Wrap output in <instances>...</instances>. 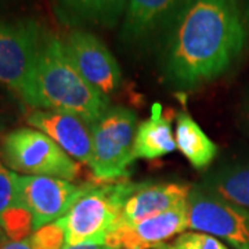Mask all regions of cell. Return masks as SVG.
<instances>
[{"mask_svg":"<svg viewBox=\"0 0 249 249\" xmlns=\"http://www.w3.org/2000/svg\"><path fill=\"white\" fill-rule=\"evenodd\" d=\"M248 36L240 0H191L165 37L166 79L178 88L217 79L242 55Z\"/></svg>","mask_w":249,"mask_h":249,"instance_id":"6da1fadb","label":"cell"},{"mask_svg":"<svg viewBox=\"0 0 249 249\" xmlns=\"http://www.w3.org/2000/svg\"><path fill=\"white\" fill-rule=\"evenodd\" d=\"M22 101L35 109L61 111L80 116L89 124L111 108L109 98L98 93L75 68L60 37L46 32L35 72Z\"/></svg>","mask_w":249,"mask_h":249,"instance_id":"7a4b0ae2","label":"cell"},{"mask_svg":"<svg viewBox=\"0 0 249 249\" xmlns=\"http://www.w3.org/2000/svg\"><path fill=\"white\" fill-rule=\"evenodd\" d=\"M136 186L132 181L98 186L89 183L70 211L57 220L65 232V247L85 242L106 247L108 235L122 224V206Z\"/></svg>","mask_w":249,"mask_h":249,"instance_id":"3957f363","label":"cell"},{"mask_svg":"<svg viewBox=\"0 0 249 249\" xmlns=\"http://www.w3.org/2000/svg\"><path fill=\"white\" fill-rule=\"evenodd\" d=\"M0 155L13 172L27 176H47L72 181L79 173V163L47 134L35 127H18L3 136Z\"/></svg>","mask_w":249,"mask_h":249,"instance_id":"277c9868","label":"cell"},{"mask_svg":"<svg viewBox=\"0 0 249 249\" xmlns=\"http://www.w3.org/2000/svg\"><path fill=\"white\" fill-rule=\"evenodd\" d=\"M137 115L124 107H111L91 124L93 157L90 169L100 181H115L130 176L129 166L134 162V139Z\"/></svg>","mask_w":249,"mask_h":249,"instance_id":"5b68a950","label":"cell"},{"mask_svg":"<svg viewBox=\"0 0 249 249\" xmlns=\"http://www.w3.org/2000/svg\"><path fill=\"white\" fill-rule=\"evenodd\" d=\"M45 35L34 19L0 18V85L21 98L29 89Z\"/></svg>","mask_w":249,"mask_h":249,"instance_id":"8992f818","label":"cell"},{"mask_svg":"<svg viewBox=\"0 0 249 249\" xmlns=\"http://www.w3.org/2000/svg\"><path fill=\"white\" fill-rule=\"evenodd\" d=\"M188 229L222 238L235 249H249V211L209 194L198 184L187 196Z\"/></svg>","mask_w":249,"mask_h":249,"instance_id":"52a82bcc","label":"cell"},{"mask_svg":"<svg viewBox=\"0 0 249 249\" xmlns=\"http://www.w3.org/2000/svg\"><path fill=\"white\" fill-rule=\"evenodd\" d=\"M89 183L72 181L47 176H27L17 173V206L25 208L34 219V231L57 222L70 211Z\"/></svg>","mask_w":249,"mask_h":249,"instance_id":"ba28073f","label":"cell"},{"mask_svg":"<svg viewBox=\"0 0 249 249\" xmlns=\"http://www.w3.org/2000/svg\"><path fill=\"white\" fill-rule=\"evenodd\" d=\"M64 46L75 68L98 93L109 98L118 91L122 82L121 68L101 39L89 31L73 29Z\"/></svg>","mask_w":249,"mask_h":249,"instance_id":"9c48e42d","label":"cell"},{"mask_svg":"<svg viewBox=\"0 0 249 249\" xmlns=\"http://www.w3.org/2000/svg\"><path fill=\"white\" fill-rule=\"evenodd\" d=\"M191 0H127L121 42L139 47L150 43L157 36L168 34L181 11Z\"/></svg>","mask_w":249,"mask_h":249,"instance_id":"30bf717a","label":"cell"},{"mask_svg":"<svg viewBox=\"0 0 249 249\" xmlns=\"http://www.w3.org/2000/svg\"><path fill=\"white\" fill-rule=\"evenodd\" d=\"M188 229L187 202L132 226H119L106 240L109 249H155Z\"/></svg>","mask_w":249,"mask_h":249,"instance_id":"8fae6325","label":"cell"},{"mask_svg":"<svg viewBox=\"0 0 249 249\" xmlns=\"http://www.w3.org/2000/svg\"><path fill=\"white\" fill-rule=\"evenodd\" d=\"M27 124L53 139L72 160L90 166L93 136L91 124L85 119L61 111L35 109L27 116Z\"/></svg>","mask_w":249,"mask_h":249,"instance_id":"7c38bea8","label":"cell"},{"mask_svg":"<svg viewBox=\"0 0 249 249\" xmlns=\"http://www.w3.org/2000/svg\"><path fill=\"white\" fill-rule=\"evenodd\" d=\"M191 186L183 183H137L122 206V224L132 226L187 202Z\"/></svg>","mask_w":249,"mask_h":249,"instance_id":"4fadbf2b","label":"cell"},{"mask_svg":"<svg viewBox=\"0 0 249 249\" xmlns=\"http://www.w3.org/2000/svg\"><path fill=\"white\" fill-rule=\"evenodd\" d=\"M53 6L67 25L114 28L124 19L127 0H53Z\"/></svg>","mask_w":249,"mask_h":249,"instance_id":"5bb4252c","label":"cell"},{"mask_svg":"<svg viewBox=\"0 0 249 249\" xmlns=\"http://www.w3.org/2000/svg\"><path fill=\"white\" fill-rule=\"evenodd\" d=\"M198 186L229 204L249 211V160L217 165L205 175Z\"/></svg>","mask_w":249,"mask_h":249,"instance_id":"9a60e30c","label":"cell"},{"mask_svg":"<svg viewBox=\"0 0 249 249\" xmlns=\"http://www.w3.org/2000/svg\"><path fill=\"white\" fill-rule=\"evenodd\" d=\"M176 150L170 119L163 116L162 106L155 103L151 116L137 126L134 139V160H157Z\"/></svg>","mask_w":249,"mask_h":249,"instance_id":"2e32d148","label":"cell"},{"mask_svg":"<svg viewBox=\"0 0 249 249\" xmlns=\"http://www.w3.org/2000/svg\"><path fill=\"white\" fill-rule=\"evenodd\" d=\"M175 140L176 148L194 169L208 168L217 155V145L187 111H180L178 114Z\"/></svg>","mask_w":249,"mask_h":249,"instance_id":"e0dca14e","label":"cell"},{"mask_svg":"<svg viewBox=\"0 0 249 249\" xmlns=\"http://www.w3.org/2000/svg\"><path fill=\"white\" fill-rule=\"evenodd\" d=\"M0 229L4 231L10 241L27 240L34 232L32 214L25 208L14 206L1 216Z\"/></svg>","mask_w":249,"mask_h":249,"instance_id":"ac0fdd59","label":"cell"},{"mask_svg":"<svg viewBox=\"0 0 249 249\" xmlns=\"http://www.w3.org/2000/svg\"><path fill=\"white\" fill-rule=\"evenodd\" d=\"M155 249H230L222 241L205 232H183L172 242H163Z\"/></svg>","mask_w":249,"mask_h":249,"instance_id":"d6986e66","label":"cell"},{"mask_svg":"<svg viewBox=\"0 0 249 249\" xmlns=\"http://www.w3.org/2000/svg\"><path fill=\"white\" fill-rule=\"evenodd\" d=\"M34 249H62L65 247V232L58 222L46 224L29 237Z\"/></svg>","mask_w":249,"mask_h":249,"instance_id":"ffe728a7","label":"cell"},{"mask_svg":"<svg viewBox=\"0 0 249 249\" xmlns=\"http://www.w3.org/2000/svg\"><path fill=\"white\" fill-rule=\"evenodd\" d=\"M14 206H17V173L0 160V219Z\"/></svg>","mask_w":249,"mask_h":249,"instance_id":"44dd1931","label":"cell"},{"mask_svg":"<svg viewBox=\"0 0 249 249\" xmlns=\"http://www.w3.org/2000/svg\"><path fill=\"white\" fill-rule=\"evenodd\" d=\"M240 121L242 127H244V130H245V133L249 136V94L244 100L242 106H241Z\"/></svg>","mask_w":249,"mask_h":249,"instance_id":"7402d4cb","label":"cell"},{"mask_svg":"<svg viewBox=\"0 0 249 249\" xmlns=\"http://www.w3.org/2000/svg\"><path fill=\"white\" fill-rule=\"evenodd\" d=\"M0 249H34L31 245L29 238L22 241H6L3 245H0Z\"/></svg>","mask_w":249,"mask_h":249,"instance_id":"603a6c76","label":"cell"},{"mask_svg":"<svg viewBox=\"0 0 249 249\" xmlns=\"http://www.w3.org/2000/svg\"><path fill=\"white\" fill-rule=\"evenodd\" d=\"M62 249H106V247L100 244H93V242H85V244H78V245H71V247H64Z\"/></svg>","mask_w":249,"mask_h":249,"instance_id":"cb8c5ba5","label":"cell"},{"mask_svg":"<svg viewBox=\"0 0 249 249\" xmlns=\"http://www.w3.org/2000/svg\"><path fill=\"white\" fill-rule=\"evenodd\" d=\"M241 3V10H242V16H244V21H245V27L248 31L249 35V0H242Z\"/></svg>","mask_w":249,"mask_h":249,"instance_id":"d4e9b609","label":"cell"},{"mask_svg":"<svg viewBox=\"0 0 249 249\" xmlns=\"http://www.w3.org/2000/svg\"><path fill=\"white\" fill-rule=\"evenodd\" d=\"M7 112V100H6V96L3 94V91L0 90V121L4 118Z\"/></svg>","mask_w":249,"mask_h":249,"instance_id":"484cf974","label":"cell"},{"mask_svg":"<svg viewBox=\"0 0 249 249\" xmlns=\"http://www.w3.org/2000/svg\"><path fill=\"white\" fill-rule=\"evenodd\" d=\"M13 1H14V0H0V11H1V10H4L6 7H9Z\"/></svg>","mask_w":249,"mask_h":249,"instance_id":"4316f807","label":"cell"},{"mask_svg":"<svg viewBox=\"0 0 249 249\" xmlns=\"http://www.w3.org/2000/svg\"><path fill=\"white\" fill-rule=\"evenodd\" d=\"M6 241H7V235H6V234H4V231L0 229V245H3Z\"/></svg>","mask_w":249,"mask_h":249,"instance_id":"83f0119b","label":"cell"},{"mask_svg":"<svg viewBox=\"0 0 249 249\" xmlns=\"http://www.w3.org/2000/svg\"><path fill=\"white\" fill-rule=\"evenodd\" d=\"M106 249H109V248H106Z\"/></svg>","mask_w":249,"mask_h":249,"instance_id":"f1b7e54d","label":"cell"}]
</instances>
